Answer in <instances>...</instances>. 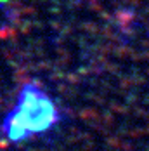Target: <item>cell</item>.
<instances>
[{"mask_svg": "<svg viewBox=\"0 0 149 151\" xmlns=\"http://www.w3.org/2000/svg\"><path fill=\"white\" fill-rule=\"evenodd\" d=\"M59 120L56 103L40 87L28 83L17 97L14 109L5 118L4 132L12 142H21L52 129Z\"/></svg>", "mask_w": 149, "mask_h": 151, "instance_id": "1", "label": "cell"}]
</instances>
